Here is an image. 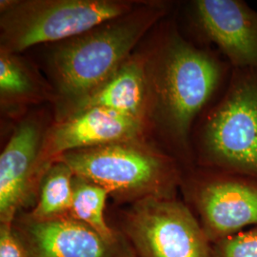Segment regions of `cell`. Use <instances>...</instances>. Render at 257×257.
Returning <instances> with one entry per match:
<instances>
[{"mask_svg":"<svg viewBox=\"0 0 257 257\" xmlns=\"http://www.w3.org/2000/svg\"><path fill=\"white\" fill-rule=\"evenodd\" d=\"M147 70L155 120L177 160L193 167L194 123L223 92L232 68L218 52L195 46L171 26Z\"/></svg>","mask_w":257,"mask_h":257,"instance_id":"obj_1","label":"cell"},{"mask_svg":"<svg viewBox=\"0 0 257 257\" xmlns=\"http://www.w3.org/2000/svg\"><path fill=\"white\" fill-rule=\"evenodd\" d=\"M166 3L141 4L127 15L60 42L50 67L58 103V119L115 74L149 29L169 13Z\"/></svg>","mask_w":257,"mask_h":257,"instance_id":"obj_2","label":"cell"},{"mask_svg":"<svg viewBox=\"0 0 257 257\" xmlns=\"http://www.w3.org/2000/svg\"><path fill=\"white\" fill-rule=\"evenodd\" d=\"M194 166L257 179V69H232L193 143Z\"/></svg>","mask_w":257,"mask_h":257,"instance_id":"obj_3","label":"cell"},{"mask_svg":"<svg viewBox=\"0 0 257 257\" xmlns=\"http://www.w3.org/2000/svg\"><path fill=\"white\" fill-rule=\"evenodd\" d=\"M55 161L64 162L74 175L132 203L149 197H177L183 178L182 165L175 156L139 139L69 152Z\"/></svg>","mask_w":257,"mask_h":257,"instance_id":"obj_4","label":"cell"},{"mask_svg":"<svg viewBox=\"0 0 257 257\" xmlns=\"http://www.w3.org/2000/svg\"><path fill=\"white\" fill-rule=\"evenodd\" d=\"M1 50L18 54L46 42H62L136 9L119 0L1 1Z\"/></svg>","mask_w":257,"mask_h":257,"instance_id":"obj_5","label":"cell"},{"mask_svg":"<svg viewBox=\"0 0 257 257\" xmlns=\"http://www.w3.org/2000/svg\"><path fill=\"white\" fill-rule=\"evenodd\" d=\"M120 232L136 257H213L201 224L177 197L132 203L121 218Z\"/></svg>","mask_w":257,"mask_h":257,"instance_id":"obj_6","label":"cell"},{"mask_svg":"<svg viewBox=\"0 0 257 257\" xmlns=\"http://www.w3.org/2000/svg\"><path fill=\"white\" fill-rule=\"evenodd\" d=\"M180 189L211 243L257 226L255 178L193 166Z\"/></svg>","mask_w":257,"mask_h":257,"instance_id":"obj_7","label":"cell"},{"mask_svg":"<svg viewBox=\"0 0 257 257\" xmlns=\"http://www.w3.org/2000/svg\"><path fill=\"white\" fill-rule=\"evenodd\" d=\"M13 229L27 257H136L124 236L109 241L70 216L42 221L26 213L16 218Z\"/></svg>","mask_w":257,"mask_h":257,"instance_id":"obj_8","label":"cell"},{"mask_svg":"<svg viewBox=\"0 0 257 257\" xmlns=\"http://www.w3.org/2000/svg\"><path fill=\"white\" fill-rule=\"evenodd\" d=\"M193 25L232 69H257V10L244 0H195Z\"/></svg>","mask_w":257,"mask_h":257,"instance_id":"obj_9","label":"cell"},{"mask_svg":"<svg viewBox=\"0 0 257 257\" xmlns=\"http://www.w3.org/2000/svg\"><path fill=\"white\" fill-rule=\"evenodd\" d=\"M143 120L103 108H91L57 121L44 135L38 168L44 175L49 167L66 153L139 139Z\"/></svg>","mask_w":257,"mask_h":257,"instance_id":"obj_10","label":"cell"},{"mask_svg":"<svg viewBox=\"0 0 257 257\" xmlns=\"http://www.w3.org/2000/svg\"><path fill=\"white\" fill-rule=\"evenodd\" d=\"M44 135L35 119L22 121L0 156V224L13 225L38 193V157Z\"/></svg>","mask_w":257,"mask_h":257,"instance_id":"obj_11","label":"cell"},{"mask_svg":"<svg viewBox=\"0 0 257 257\" xmlns=\"http://www.w3.org/2000/svg\"><path fill=\"white\" fill-rule=\"evenodd\" d=\"M149 102L151 109L147 62L141 57H130L110 79L78 103L67 117L87 109L103 108L143 120Z\"/></svg>","mask_w":257,"mask_h":257,"instance_id":"obj_12","label":"cell"},{"mask_svg":"<svg viewBox=\"0 0 257 257\" xmlns=\"http://www.w3.org/2000/svg\"><path fill=\"white\" fill-rule=\"evenodd\" d=\"M51 95L32 69L16 54L0 52V99L4 108H19Z\"/></svg>","mask_w":257,"mask_h":257,"instance_id":"obj_13","label":"cell"},{"mask_svg":"<svg viewBox=\"0 0 257 257\" xmlns=\"http://www.w3.org/2000/svg\"><path fill=\"white\" fill-rule=\"evenodd\" d=\"M74 173L62 161H55L43 175L37 201L28 214L37 220H53L70 216L73 201Z\"/></svg>","mask_w":257,"mask_h":257,"instance_id":"obj_14","label":"cell"},{"mask_svg":"<svg viewBox=\"0 0 257 257\" xmlns=\"http://www.w3.org/2000/svg\"><path fill=\"white\" fill-rule=\"evenodd\" d=\"M110 194L100 185L74 175L70 217L89 226L103 238L117 241L123 237L122 233L111 229L105 217V207Z\"/></svg>","mask_w":257,"mask_h":257,"instance_id":"obj_15","label":"cell"},{"mask_svg":"<svg viewBox=\"0 0 257 257\" xmlns=\"http://www.w3.org/2000/svg\"><path fill=\"white\" fill-rule=\"evenodd\" d=\"M213 257H257V226L212 243Z\"/></svg>","mask_w":257,"mask_h":257,"instance_id":"obj_16","label":"cell"}]
</instances>
